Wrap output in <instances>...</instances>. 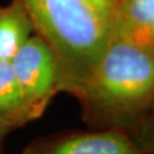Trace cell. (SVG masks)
<instances>
[{"label":"cell","mask_w":154,"mask_h":154,"mask_svg":"<svg viewBox=\"0 0 154 154\" xmlns=\"http://www.w3.org/2000/svg\"><path fill=\"white\" fill-rule=\"evenodd\" d=\"M75 98L93 129L130 132L154 105V54L110 39Z\"/></svg>","instance_id":"1"},{"label":"cell","mask_w":154,"mask_h":154,"mask_svg":"<svg viewBox=\"0 0 154 154\" xmlns=\"http://www.w3.org/2000/svg\"><path fill=\"white\" fill-rule=\"evenodd\" d=\"M18 1L55 56L60 93L77 97L110 41V25L82 0Z\"/></svg>","instance_id":"2"},{"label":"cell","mask_w":154,"mask_h":154,"mask_svg":"<svg viewBox=\"0 0 154 154\" xmlns=\"http://www.w3.org/2000/svg\"><path fill=\"white\" fill-rule=\"evenodd\" d=\"M11 63L28 123L42 116L53 97L60 93L55 56L44 39L33 33L13 56Z\"/></svg>","instance_id":"3"},{"label":"cell","mask_w":154,"mask_h":154,"mask_svg":"<svg viewBox=\"0 0 154 154\" xmlns=\"http://www.w3.org/2000/svg\"><path fill=\"white\" fill-rule=\"evenodd\" d=\"M22 154H147L129 132L116 129L63 131L38 138Z\"/></svg>","instance_id":"4"},{"label":"cell","mask_w":154,"mask_h":154,"mask_svg":"<svg viewBox=\"0 0 154 154\" xmlns=\"http://www.w3.org/2000/svg\"><path fill=\"white\" fill-rule=\"evenodd\" d=\"M110 33L154 54V0H119Z\"/></svg>","instance_id":"5"},{"label":"cell","mask_w":154,"mask_h":154,"mask_svg":"<svg viewBox=\"0 0 154 154\" xmlns=\"http://www.w3.org/2000/svg\"><path fill=\"white\" fill-rule=\"evenodd\" d=\"M33 33L32 22L18 0L0 5V60L11 61Z\"/></svg>","instance_id":"6"},{"label":"cell","mask_w":154,"mask_h":154,"mask_svg":"<svg viewBox=\"0 0 154 154\" xmlns=\"http://www.w3.org/2000/svg\"><path fill=\"white\" fill-rule=\"evenodd\" d=\"M0 113L22 127L26 123L22 95L11 61L0 60Z\"/></svg>","instance_id":"7"},{"label":"cell","mask_w":154,"mask_h":154,"mask_svg":"<svg viewBox=\"0 0 154 154\" xmlns=\"http://www.w3.org/2000/svg\"><path fill=\"white\" fill-rule=\"evenodd\" d=\"M129 135L144 152L154 154V105Z\"/></svg>","instance_id":"8"},{"label":"cell","mask_w":154,"mask_h":154,"mask_svg":"<svg viewBox=\"0 0 154 154\" xmlns=\"http://www.w3.org/2000/svg\"><path fill=\"white\" fill-rule=\"evenodd\" d=\"M82 1L94 13H96L103 21L110 25L119 0H82Z\"/></svg>","instance_id":"9"},{"label":"cell","mask_w":154,"mask_h":154,"mask_svg":"<svg viewBox=\"0 0 154 154\" xmlns=\"http://www.w3.org/2000/svg\"><path fill=\"white\" fill-rule=\"evenodd\" d=\"M15 128H17V126L14 123L13 120H11L8 116H4L2 113H0V146L6 136Z\"/></svg>","instance_id":"10"}]
</instances>
